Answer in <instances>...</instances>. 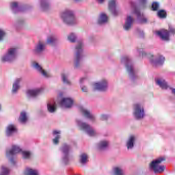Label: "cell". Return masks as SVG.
I'll return each instance as SVG.
<instances>
[{"label": "cell", "instance_id": "cell-43", "mask_svg": "<svg viewBox=\"0 0 175 175\" xmlns=\"http://www.w3.org/2000/svg\"><path fill=\"white\" fill-rule=\"evenodd\" d=\"M60 136L57 135V136H56L53 140V144H59V140H60Z\"/></svg>", "mask_w": 175, "mask_h": 175}, {"label": "cell", "instance_id": "cell-46", "mask_svg": "<svg viewBox=\"0 0 175 175\" xmlns=\"http://www.w3.org/2000/svg\"><path fill=\"white\" fill-rule=\"evenodd\" d=\"M60 134V132L59 131H57V130H55V131H54L53 132V134L54 135H59Z\"/></svg>", "mask_w": 175, "mask_h": 175}, {"label": "cell", "instance_id": "cell-33", "mask_svg": "<svg viewBox=\"0 0 175 175\" xmlns=\"http://www.w3.org/2000/svg\"><path fill=\"white\" fill-rule=\"evenodd\" d=\"M40 5H41V8L43 10L46 11L49 9V7H50L49 4L47 3V1L45 0H41Z\"/></svg>", "mask_w": 175, "mask_h": 175}, {"label": "cell", "instance_id": "cell-39", "mask_svg": "<svg viewBox=\"0 0 175 175\" xmlns=\"http://www.w3.org/2000/svg\"><path fill=\"white\" fill-rule=\"evenodd\" d=\"M22 153V156H23V157L25 159H26L30 158V157H31V156H32V153H31V152H30V151H23Z\"/></svg>", "mask_w": 175, "mask_h": 175}, {"label": "cell", "instance_id": "cell-22", "mask_svg": "<svg viewBox=\"0 0 175 175\" xmlns=\"http://www.w3.org/2000/svg\"><path fill=\"white\" fill-rule=\"evenodd\" d=\"M45 49V45L43 42H39L37 44L34 49V51L37 54H41Z\"/></svg>", "mask_w": 175, "mask_h": 175}, {"label": "cell", "instance_id": "cell-47", "mask_svg": "<svg viewBox=\"0 0 175 175\" xmlns=\"http://www.w3.org/2000/svg\"><path fill=\"white\" fill-rule=\"evenodd\" d=\"M97 2L99 3H103L105 1V0H97Z\"/></svg>", "mask_w": 175, "mask_h": 175}, {"label": "cell", "instance_id": "cell-38", "mask_svg": "<svg viewBox=\"0 0 175 175\" xmlns=\"http://www.w3.org/2000/svg\"><path fill=\"white\" fill-rule=\"evenodd\" d=\"M57 42V39L53 36H50L47 38V42L48 44L54 45Z\"/></svg>", "mask_w": 175, "mask_h": 175}, {"label": "cell", "instance_id": "cell-23", "mask_svg": "<svg viewBox=\"0 0 175 175\" xmlns=\"http://www.w3.org/2000/svg\"><path fill=\"white\" fill-rule=\"evenodd\" d=\"M21 79H16L15 81L13 83L12 88V93L13 94H15L18 92L19 89L21 87Z\"/></svg>", "mask_w": 175, "mask_h": 175}, {"label": "cell", "instance_id": "cell-11", "mask_svg": "<svg viewBox=\"0 0 175 175\" xmlns=\"http://www.w3.org/2000/svg\"><path fill=\"white\" fill-rule=\"evenodd\" d=\"M73 100L70 97L64 98L61 100V106L65 109H71L73 105Z\"/></svg>", "mask_w": 175, "mask_h": 175}, {"label": "cell", "instance_id": "cell-12", "mask_svg": "<svg viewBox=\"0 0 175 175\" xmlns=\"http://www.w3.org/2000/svg\"><path fill=\"white\" fill-rule=\"evenodd\" d=\"M44 91L43 88H38L35 89H29L27 91V95L32 98H35L38 96Z\"/></svg>", "mask_w": 175, "mask_h": 175}, {"label": "cell", "instance_id": "cell-14", "mask_svg": "<svg viewBox=\"0 0 175 175\" xmlns=\"http://www.w3.org/2000/svg\"><path fill=\"white\" fill-rule=\"evenodd\" d=\"M156 33L160 38L164 41H167L170 39V33L166 29H160L156 31Z\"/></svg>", "mask_w": 175, "mask_h": 175}, {"label": "cell", "instance_id": "cell-10", "mask_svg": "<svg viewBox=\"0 0 175 175\" xmlns=\"http://www.w3.org/2000/svg\"><path fill=\"white\" fill-rule=\"evenodd\" d=\"M151 62L155 67H161L164 64L165 58L162 55L158 54L152 58Z\"/></svg>", "mask_w": 175, "mask_h": 175}, {"label": "cell", "instance_id": "cell-45", "mask_svg": "<svg viewBox=\"0 0 175 175\" xmlns=\"http://www.w3.org/2000/svg\"><path fill=\"white\" fill-rule=\"evenodd\" d=\"M108 117V116H107L106 115H102V120H106L107 119V118Z\"/></svg>", "mask_w": 175, "mask_h": 175}, {"label": "cell", "instance_id": "cell-8", "mask_svg": "<svg viewBox=\"0 0 175 175\" xmlns=\"http://www.w3.org/2000/svg\"><path fill=\"white\" fill-rule=\"evenodd\" d=\"M133 115L136 119L141 120L143 118L145 115V112L144 108L140 104H136L133 107Z\"/></svg>", "mask_w": 175, "mask_h": 175}, {"label": "cell", "instance_id": "cell-20", "mask_svg": "<svg viewBox=\"0 0 175 175\" xmlns=\"http://www.w3.org/2000/svg\"><path fill=\"white\" fill-rule=\"evenodd\" d=\"M108 21V16L107 14L104 12L100 13L98 18V23L100 25H103L106 23Z\"/></svg>", "mask_w": 175, "mask_h": 175}, {"label": "cell", "instance_id": "cell-7", "mask_svg": "<svg viewBox=\"0 0 175 175\" xmlns=\"http://www.w3.org/2000/svg\"><path fill=\"white\" fill-rule=\"evenodd\" d=\"M94 90L100 92H105L108 87V83L107 80L103 79L100 81H96L92 84Z\"/></svg>", "mask_w": 175, "mask_h": 175}, {"label": "cell", "instance_id": "cell-29", "mask_svg": "<svg viewBox=\"0 0 175 175\" xmlns=\"http://www.w3.org/2000/svg\"><path fill=\"white\" fill-rule=\"evenodd\" d=\"M136 138L134 136H131L129 139L126 144V146L128 149H133L135 144Z\"/></svg>", "mask_w": 175, "mask_h": 175}, {"label": "cell", "instance_id": "cell-6", "mask_svg": "<svg viewBox=\"0 0 175 175\" xmlns=\"http://www.w3.org/2000/svg\"><path fill=\"white\" fill-rule=\"evenodd\" d=\"M83 44L82 41H79L76 47V51L74 58V65L76 68H78L80 65L82 52H83Z\"/></svg>", "mask_w": 175, "mask_h": 175}, {"label": "cell", "instance_id": "cell-36", "mask_svg": "<svg viewBox=\"0 0 175 175\" xmlns=\"http://www.w3.org/2000/svg\"><path fill=\"white\" fill-rule=\"evenodd\" d=\"M157 15L160 18H164L167 16V12L165 10L161 9L158 12Z\"/></svg>", "mask_w": 175, "mask_h": 175}, {"label": "cell", "instance_id": "cell-2", "mask_svg": "<svg viewBox=\"0 0 175 175\" xmlns=\"http://www.w3.org/2000/svg\"><path fill=\"white\" fill-rule=\"evenodd\" d=\"M76 123L81 130L84 131L89 136L94 137L97 135V132L96 130L87 123L78 119L76 120Z\"/></svg>", "mask_w": 175, "mask_h": 175}, {"label": "cell", "instance_id": "cell-26", "mask_svg": "<svg viewBox=\"0 0 175 175\" xmlns=\"http://www.w3.org/2000/svg\"><path fill=\"white\" fill-rule=\"evenodd\" d=\"M24 175H39V172L37 170L30 167H27L24 172Z\"/></svg>", "mask_w": 175, "mask_h": 175}, {"label": "cell", "instance_id": "cell-5", "mask_svg": "<svg viewBox=\"0 0 175 175\" xmlns=\"http://www.w3.org/2000/svg\"><path fill=\"white\" fill-rule=\"evenodd\" d=\"M11 8L13 12L23 13L30 11L32 7L27 4H23L17 2H13L11 3Z\"/></svg>", "mask_w": 175, "mask_h": 175}, {"label": "cell", "instance_id": "cell-16", "mask_svg": "<svg viewBox=\"0 0 175 175\" xmlns=\"http://www.w3.org/2000/svg\"><path fill=\"white\" fill-rule=\"evenodd\" d=\"M79 109L80 110L81 113L82 114V115H83L84 117H85L87 119L92 120V121H94L95 120L94 116L92 115L88 110H87L85 108L82 107L81 106L79 107Z\"/></svg>", "mask_w": 175, "mask_h": 175}, {"label": "cell", "instance_id": "cell-48", "mask_svg": "<svg viewBox=\"0 0 175 175\" xmlns=\"http://www.w3.org/2000/svg\"><path fill=\"white\" fill-rule=\"evenodd\" d=\"M1 105H0V110H1Z\"/></svg>", "mask_w": 175, "mask_h": 175}, {"label": "cell", "instance_id": "cell-35", "mask_svg": "<svg viewBox=\"0 0 175 175\" xmlns=\"http://www.w3.org/2000/svg\"><path fill=\"white\" fill-rule=\"evenodd\" d=\"M113 172L114 175H123V170L119 167H115L113 170Z\"/></svg>", "mask_w": 175, "mask_h": 175}, {"label": "cell", "instance_id": "cell-18", "mask_svg": "<svg viewBox=\"0 0 175 175\" xmlns=\"http://www.w3.org/2000/svg\"><path fill=\"white\" fill-rule=\"evenodd\" d=\"M134 22V18L131 16H128L126 18L125 23L124 24V28L126 30H128L131 29L133 26Z\"/></svg>", "mask_w": 175, "mask_h": 175}, {"label": "cell", "instance_id": "cell-32", "mask_svg": "<svg viewBox=\"0 0 175 175\" xmlns=\"http://www.w3.org/2000/svg\"><path fill=\"white\" fill-rule=\"evenodd\" d=\"M11 172L9 168L6 166H2L0 170V175H9Z\"/></svg>", "mask_w": 175, "mask_h": 175}, {"label": "cell", "instance_id": "cell-1", "mask_svg": "<svg viewBox=\"0 0 175 175\" xmlns=\"http://www.w3.org/2000/svg\"><path fill=\"white\" fill-rule=\"evenodd\" d=\"M61 18L64 23L69 26H74L77 23V19L73 11L66 9L61 13Z\"/></svg>", "mask_w": 175, "mask_h": 175}, {"label": "cell", "instance_id": "cell-44", "mask_svg": "<svg viewBox=\"0 0 175 175\" xmlns=\"http://www.w3.org/2000/svg\"><path fill=\"white\" fill-rule=\"evenodd\" d=\"M138 1L142 6L145 5L147 3V0H138Z\"/></svg>", "mask_w": 175, "mask_h": 175}, {"label": "cell", "instance_id": "cell-30", "mask_svg": "<svg viewBox=\"0 0 175 175\" xmlns=\"http://www.w3.org/2000/svg\"><path fill=\"white\" fill-rule=\"evenodd\" d=\"M88 161V156L86 153H83L80 155V161L82 165H85Z\"/></svg>", "mask_w": 175, "mask_h": 175}, {"label": "cell", "instance_id": "cell-15", "mask_svg": "<svg viewBox=\"0 0 175 175\" xmlns=\"http://www.w3.org/2000/svg\"><path fill=\"white\" fill-rule=\"evenodd\" d=\"M32 65L34 68H35L37 71H38L43 76L46 77H50V74L48 73L37 62H33L32 63Z\"/></svg>", "mask_w": 175, "mask_h": 175}, {"label": "cell", "instance_id": "cell-40", "mask_svg": "<svg viewBox=\"0 0 175 175\" xmlns=\"http://www.w3.org/2000/svg\"><path fill=\"white\" fill-rule=\"evenodd\" d=\"M159 7V3L157 2H154L152 3V5L151 6V9L152 11H157Z\"/></svg>", "mask_w": 175, "mask_h": 175}, {"label": "cell", "instance_id": "cell-42", "mask_svg": "<svg viewBox=\"0 0 175 175\" xmlns=\"http://www.w3.org/2000/svg\"><path fill=\"white\" fill-rule=\"evenodd\" d=\"M62 81H63V82H64V83H66V84H71L70 81H69V80H68V79H67V77H66V76L65 74H63L62 75Z\"/></svg>", "mask_w": 175, "mask_h": 175}, {"label": "cell", "instance_id": "cell-4", "mask_svg": "<svg viewBox=\"0 0 175 175\" xmlns=\"http://www.w3.org/2000/svg\"><path fill=\"white\" fill-rule=\"evenodd\" d=\"M18 55V50L15 47L11 48L4 54L2 60L4 63H11L15 60Z\"/></svg>", "mask_w": 175, "mask_h": 175}, {"label": "cell", "instance_id": "cell-34", "mask_svg": "<svg viewBox=\"0 0 175 175\" xmlns=\"http://www.w3.org/2000/svg\"><path fill=\"white\" fill-rule=\"evenodd\" d=\"M67 39L71 43H75L77 39V37L75 33H71L68 35Z\"/></svg>", "mask_w": 175, "mask_h": 175}, {"label": "cell", "instance_id": "cell-17", "mask_svg": "<svg viewBox=\"0 0 175 175\" xmlns=\"http://www.w3.org/2000/svg\"><path fill=\"white\" fill-rule=\"evenodd\" d=\"M17 132V128L16 126L13 124L9 125L6 128V135L8 137L13 136Z\"/></svg>", "mask_w": 175, "mask_h": 175}, {"label": "cell", "instance_id": "cell-27", "mask_svg": "<svg viewBox=\"0 0 175 175\" xmlns=\"http://www.w3.org/2000/svg\"><path fill=\"white\" fill-rule=\"evenodd\" d=\"M9 152L11 153L12 154L16 155L19 154L22 152V149L20 146L17 145H13L10 149L8 150Z\"/></svg>", "mask_w": 175, "mask_h": 175}, {"label": "cell", "instance_id": "cell-28", "mask_svg": "<svg viewBox=\"0 0 175 175\" xmlns=\"http://www.w3.org/2000/svg\"><path fill=\"white\" fill-rule=\"evenodd\" d=\"M164 160H165L164 157H162L158 158L157 159L154 160L151 163L150 166L152 168V169H153L155 167H156L157 165L160 164L161 162H163Z\"/></svg>", "mask_w": 175, "mask_h": 175}, {"label": "cell", "instance_id": "cell-24", "mask_svg": "<svg viewBox=\"0 0 175 175\" xmlns=\"http://www.w3.org/2000/svg\"><path fill=\"white\" fill-rule=\"evenodd\" d=\"M18 120L20 123L22 124H25L28 121V116L26 112L23 111L20 113L19 117H18Z\"/></svg>", "mask_w": 175, "mask_h": 175}, {"label": "cell", "instance_id": "cell-13", "mask_svg": "<svg viewBox=\"0 0 175 175\" xmlns=\"http://www.w3.org/2000/svg\"><path fill=\"white\" fill-rule=\"evenodd\" d=\"M108 7L110 13L113 16H118V11L117 7V3L115 0H110L108 4Z\"/></svg>", "mask_w": 175, "mask_h": 175}, {"label": "cell", "instance_id": "cell-25", "mask_svg": "<svg viewBox=\"0 0 175 175\" xmlns=\"http://www.w3.org/2000/svg\"><path fill=\"white\" fill-rule=\"evenodd\" d=\"M109 144H110L109 142L107 140H103L102 141H100L99 142L97 146L100 150L102 151V150H105L107 149L109 146Z\"/></svg>", "mask_w": 175, "mask_h": 175}, {"label": "cell", "instance_id": "cell-9", "mask_svg": "<svg viewBox=\"0 0 175 175\" xmlns=\"http://www.w3.org/2000/svg\"><path fill=\"white\" fill-rule=\"evenodd\" d=\"M71 151V147L67 144H64L61 147V151L63 155V162L67 164L69 161V154Z\"/></svg>", "mask_w": 175, "mask_h": 175}, {"label": "cell", "instance_id": "cell-3", "mask_svg": "<svg viewBox=\"0 0 175 175\" xmlns=\"http://www.w3.org/2000/svg\"><path fill=\"white\" fill-rule=\"evenodd\" d=\"M123 63L125 66L126 70L127 71L128 75L131 80L133 81H135L137 79V75L134 66L131 59L128 57L125 56L123 58Z\"/></svg>", "mask_w": 175, "mask_h": 175}, {"label": "cell", "instance_id": "cell-41", "mask_svg": "<svg viewBox=\"0 0 175 175\" xmlns=\"http://www.w3.org/2000/svg\"><path fill=\"white\" fill-rule=\"evenodd\" d=\"M5 32L3 30V29H0V41H2L5 37Z\"/></svg>", "mask_w": 175, "mask_h": 175}, {"label": "cell", "instance_id": "cell-19", "mask_svg": "<svg viewBox=\"0 0 175 175\" xmlns=\"http://www.w3.org/2000/svg\"><path fill=\"white\" fill-rule=\"evenodd\" d=\"M156 83L163 90H166L168 88V85L167 82L165 81L164 79L161 77H157L156 79Z\"/></svg>", "mask_w": 175, "mask_h": 175}, {"label": "cell", "instance_id": "cell-21", "mask_svg": "<svg viewBox=\"0 0 175 175\" xmlns=\"http://www.w3.org/2000/svg\"><path fill=\"white\" fill-rule=\"evenodd\" d=\"M47 110L50 113H54L57 109V106L54 100H50L47 103Z\"/></svg>", "mask_w": 175, "mask_h": 175}, {"label": "cell", "instance_id": "cell-31", "mask_svg": "<svg viewBox=\"0 0 175 175\" xmlns=\"http://www.w3.org/2000/svg\"><path fill=\"white\" fill-rule=\"evenodd\" d=\"M7 156L8 157V159L9 161L11 163V164L13 165H16V160L15 157V155L12 154L11 153L9 152V151H7V152L6 153Z\"/></svg>", "mask_w": 175, "mask_h": 175}, {"label": "cell", "instance_id": "cell-37", "mask_svg": "<svg viewBox=\"0 0 175 175\" xmlns=\"http://www.w3.org/2000/svg\"><path fill=\"white\" fill-rule=\"evenodd\" d=\"M164 166L163 165H157L156 167H155L153 170H154L155 172L156 173H160L162 172L164 170Z\"/></svg>", "mask_w": 175, "mask_h": 175}]
</instances>
